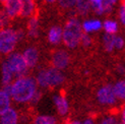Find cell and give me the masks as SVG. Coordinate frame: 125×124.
Masks as SVG:
<instances>
[{
    "label": "cell",
    "mask_w": 125,
    "mask_h": 124,
    "mask_svg": "<svg viewBox=\"0 0 125 124\" xmlns=\"http://www.w3.org/2000/svg\"><path fill=\"white\" fill-rule=\"evenodd\" d=\"M103 44H104V47H105L106 50H107L108 52H111L115 48L114 35L106 33V35L104 36V38H103Z\"/></svg>",
    "instance_id": "cell-21"
},
{
    "label": "cell",
    "mask_w": 125,
    "mask_h": 124,
    "mask_svg": "<svg viewBox=\"0 0 125 124\" xmlns=\"http://www.w3.org/2000/svg\"><path fill=\"white\" fill-rule=\"evenodd\" d=\"M68 124H83V123L79 122V121H76V120H74V121H71V122H69Z\"/></svg>",
    "instance_id": "cell-33"
},
{
    "label": "cell",
    "mask_w": 125,
    "mask_h": 124,
    "mask_svg": "<svg viewBox=\"0 0 125 124\" xmlns=\"http://www.w3.org/2000/svg\"><path fill=\"white\" fill-rule=\"evenodd\" d=\"M14 74L9 68L7 62L4 61L2 64V84L3 85H8L10 84L12 78H13Z\"/></svg>",
    "instance_id": "cell-17"
},
{
    "label": "cell",
    "mask_w": 125,
    "mask_h": 124,
    "mask_svg": "<svg viewBox=\"0 0 125 124\" xmlns=\"http://www.w3.org/2000/svg\"><path fill=\"white\" fill-rule=\"evenodd\" d=\"M123 7H124V9H125V0L123 1Z\"/></svg>",
    "instance_id": "cell-35"
},
{
    "label": "cell",
    "mask_w": 125,
    "mask_h": 124,
    "mask_svg": "<svg viewBox=\"0 0 125 124\" xmlns=\"http://www.w3.org/2000/svg\"><path fill=\"white\" fill-rule=\"evenodd\" d=\"M56 67L41 70L37 75V83L42 88L57 86L64 82V75Z\"/></svg>",
    "instance_id": "cell-3"
},
{
    "label": "cell",
    "mask_w": 125,
    "mask_h": 124,
    "mask_svg": "<svg viewBox=\"0 0 125 124\" xmlns=\"http://www.w3.org/2000/svg\"><path fill=\"white\" fill-rule=\"evenodd\" d=\"M22 0H7L4 4V11L10 18L21 13Z\"/></svg>",
    "instance_id": "cell-7"
},
{
    "label": "cell",
    "mask_w": 125,
    "mask_h": 124,
    "mask_svg": "<svg viewBox=\"0 0 125 124\" xmlns=\"http://www.w3.org/2000/svg\"><path fill=\"white\" fill-rule=\"evenodd\" d=\"M97 99L99 103H101L103 105H111V104H114L116 101V95L114 93V89L113 86L107 84V85H104L103 88H101L98 93H97Z\"/></svg>",
    "instance_id": "cell-6"
},
{
    "label": "cell",
    "mask_w": 125,
    "mask_h": 124,
    "mask_svg": "<svg viewBox=\"0 0 125 124\" xmlns=\"http://www.w3.org/2000/svg\"><path fill=\"white\" fill-rule=\"evenodd\" d=\"M37 84L38 83L31 77H18L11 84V98L18 103H27L32 101L37 92Z\"/></svg>",
    "instance_id": "cell-1"
},
{
    "label": "cell",
    "mask_w": 125,
    "mask_h": 124,
    "mask_svg": "<svg viewBox=\"0 0 125 124\" xmlns=\"http://www.w3.org/2000/svg\"><path fill=\"white\" fill-rule=\"evenodd\" d=\"M48 40L53 45H57L63 41V30L60 27H53L48 33Z\"/></svg>",
    "instance_id": "cell-11"
},
{
    "label": "cell",
    "mask_w": 125,
    "mask_h": 124,
    "mask_svg": "<svg viewBox=\"0 0 125 124\" xmlns=\"http://www.w3.org/2000/svg\"><path fill=\"white\" fill-rule=\"evenodd\" d=\"M83 124H95V122H94L92 119H86V120H84Z\"/></svg>",
    "instance_id": "cell-32"
},
{
    "label": "cell",
    "mask_w": 125,
    "mask_h": 124,
    "mask_svg": "<svg viewBox=\"0 0 125 124\" xmlns=\"http://www.w3.org/2000/svg\"><path fill=\"white\" fill-rule=\"evenodd\" d=\"M83 36V24L76 18H70L63 29V42L68 48H75Z\"/></svg>",
    "instance_id": "cell-2"
},
{
    "label": "cell",
    "mask_w": 125,
    "mask_h": 124,
    "mask_svg": "<svg viewBox=\"0 0 125 124\" xmlns=\"http://www.w3.org/2000/svg\"><path fill=\"white\" fill-rule=\"evenodd\" d=\"M9 18L10 17L7 14H6V12L3 10V12L1 13V26L2 27H5L6 24L8 23V20H9Z\"/></svg>",
    "instance_id": "cell-28"
},
{
    "label": "cell",
    "mask_w": 125,
    "mask_h": 124,
    "mask_svg": "<svg viewBox=\"0 0 125 124\" xmlns=\"http://www.w3.org/2000/svg\"><path fill=\"white\" fill-rule=\"evenodd\" d=\"M114 2L112 0H92V8L98 14L109 13Z\"/></svg>",
    "instance_id": "cell-9"
},
{
    "label": "cell",
    "mask_w": 125,
    "mask_h": 124,
    "mask_svg": "<svg viewBox=\"0 0 125 124\" xmlns=\"http://www.w3.org/2000/svg\"><path fill=\"white\" fill-rule=\"evenodd\" d=\"M80 43H82L83 46H84V47H89L92 44V38L87 35V33L83 34L82 39H80Z\"/></svg>",
    "instance_id": "cell-25"
},
{
    "label": "cell",
    "mask_w": 125,
    "mask_h": 124,
    "mask_svg": "<svg viewBox=\"0 0 125 124\" xmlns=\"http://www.w3.org/2000/svg\"><path fill=\"white\" fill-rule=\"evenodd\" d=\"M1 1H2V2H4V3H5V2H6V1H7V0H1Z\"/></svg>",
    "instance_id": "cell-36"
},
{
    "label": "cell",
    "mask_w": 125,
    "mask_h": 124,
    "mask_svg": "<svg viewBox=\"0 0 125 124\" xmlns=\"http://www.w3.org/2000/svg\"><path fill=\"white\" fill-rule=\"evenodd\" d=\"M113 89H114V93H115L117 99L125 100V82L120 80V82L116 83L113 85Z\"/></svg>",
    "instance_id": "cell-19"
},
{
    "label": "cell",
    "mask_w": 125,
    "mask_h": 124,
    "mask_svg": "<svg viewBox=\"0 0 125 124\" xmlns=\"http://www.w3.org/2000/svg\"><path fill=\"white\" fill-rule=\"evenodd\" d=\"M103 28L105 30V32L107 34H112L114 35L117 31H118V24L116 21H111V20H107L105 21L103 23Z\"/></svg>",
    "instance_id": "cell-22"
},
{
    "label": "cell",
    "mask_w": 125,
    "mask_h": 124,
    "mask_svg": "<svg viewBox=\"0 0 125 124\" xmlns=\"http://www.w3.org/2000/svg\"><path fill=\"white\" fill-rule=\"evenodd\" d=\"M34 124H56V120L52 116L41 115L35 119Z\"/></svg>",
    "instance_id": "cell-23"
},
{
    "label": "cell",
    "mask_w": 125,
    "mask_h": 124,
    "mask_svg": "<svg viewBox=\"0 0 125 124\" xmlns=\"http://www.w3.org/2000/svg\"><path fill=\"white\" fill-rule=\"evenodd\" d=\"M92 7V0H77L76 9L79 13L86 14Z\"/></svg>",
    "instance_id": "cell-18"
},
{
    "label": "cell",
    "mask_w": 125,
    "mask_h": 124,
    "mask_svg": "<svg viewBox=\"0 0 125 124\" xmlns=\"http://www.w3.org/2000/svg\"><path fill=\"white\" fill-rule=\"evenodd\" d=\"M40 98H41L40 92H36V94L34 95V97H33V99H32V103H33V104H37V103L40 101Z\"/></svg>",
    "instance_id": "cell-30"
},
{
    "label": "cell",
    "mask_w": 125,
    "mask_h": 124,
    "mask_svg": "<svg viewBox=\"0 0 125 124\" xmlns=\"http://www.w3.org/2000/svg\"><path fill=\"white\" fill-rule=\"evenodd\" d=\"M114 44H115V48L122 49L124 46V40L121 38V37L114 36Z\"/></svg>",
    "instance_id": "cell-26"
},
{
    "label": "cell",
    "mask_w": 125,
    "mask_h": 124,
    "mask_svg": "<svg viewBox=\"0 0 125 124\" xmlns=\"http://www.w3.org/2000/svg\"><path fill=\"white\" fill-rule=\"evenodd\" d=\"M20 40L17 31L11 29H3L0 32V51L3 54H10Z\"/></svg>",
    "instance_id": "cell-4"
},
{
    "label": "cell",
    "mask_w": 125,
    "mask_h": 124,
    "mask_svg": "<svg viewBox=\"0 0 125 124\" xmlns=\"http://www.w3.org/2000/svg\"><path fill=\"white\" fill-rule=\"evenodd\" d=\"M10 93L6 90H2L0 92V113L4 112L10 108Z\"/></svg>",
    "instance_id": "cell-15"
},
{
    "label": "cell",
    "mask_w": 125,
    "mask_h": 124,
    "mask_svg": "<svg viewBox=\"0 0 125 124\" xmlns=\"http://www.w3.org/2000/svg\"><path fill=\"white\" fill-rule=\"evenodd\" d=\"M101 28H103V23L98 20H89L83 22V30L87 34L92 32H97V31L101 30Z\"/></svg>",
    "instance_id": "cell-14"
},
{
    "label": "cell",
    "mask_w": 125,
    "mask_h": 124,
    "mask_svg": "<svg viewBox=\"0 0 125 124\" xmlns=\"http://www.w3.org/2000/svg\"><path fill=\"white\" fill-rule=\"evenodd\" d=\"M77 0H58V3L63 8H71L73 6H76Z\"/></svg>",
    "instance_id": "cell-24"
},
{
    "label": "cell",
    "mask_w": 125,
    "mask_h": 124,
    "mask_svg": "<svg viewBox=\"0 0 125 124\" xmlns=\"http://www.w3.org/2000/svg\"><path fill=\"white\" fill-rule=\"evenodd\" d=\"M119 17H120L121 22L123 24H125V9H124L123 6H122V7L120 8V10H119Z\"/></svg>",
    "instance_id": "cell-29"
},
{
    "label": "cell",
    "mask_w": 125,
    "mask_h": 124,
    "mask_svg": "<svg viewBox=\"0 0 125 124\" xmlns=\"http://www.w3.org/2000/svg\"><path fill=\"white\" fill-rule=\"evenodd\" d=\"M6 62L11 69V71L13 72L14 76L22 77L26 76V74L28 72V64L26 60L23 58V55L20 53H10L8 58L6 59Z\"/></svg>",
    "instance_id": "cell-5"
},
{
    "label": "cell",
    "mask_w": 125,
    "mask_h": 124,
    "mask_svg": "<svg viewBox=\"0 0 125 124\" xmlns=\"http://www.w3.org/2000/svg\"><path fill=\"white\" fill-rule=\"evenodd\" d=\"M35 1L34 0H22V6H21V16H31L35 12Z\"/></svg>",
    "instance_id": "cell-16"
},
{
    "label": "cell",
    "mask_w": 125,
    "mask_h": 124,
    "mask_svg": "<svg viewBox=\"0 0 125 124\" xmlns=\"http://www.w3.org/2000/svg\"><path fill=\"white\" fill-rule=\"evenodd\" d=\"M112 1H113V2H114V3H115V2H116V1H117V0H112Z\"/></svg>",
    "instance_id": "cell-37"
},
{
    "label": "cell",
    "mask_w": 125,
    "mask_h": 124,
    "mask_svg": "<svg viewBox=\"0 0 125 124\" xmlns=\"http://www.w3.org/2000/svg\"><path fill=\"white\" fill-rule=\"evenodd\" d=\"M122 124H125V107L122 111Z\"/></svg>",
    "instance_id": "cell-31"
},
{
    "label": "cell",
    "mask_w": 125,
    "mask_h": 124,
    "mask_svg": "<svg viewBox=\"0 0 125 124\" xmlns=\"http://www.w3.org/2000/svg\"><path fill=\"white\" fill-rule=\"evenodd\" d=\"M100 124H121V123L114 117H107V118L103 119Z\"/></svg>",
    "instance_id": "cell-27"
},
{
    "label": "cell",
    "mask_w": 125,
    "mask_h": 124,
    "mask_svg": "<svg viewBox=\"0 0 125 124\" xmlns=\"http://www.w3.org/2000/svg\"><path fill=\"white\" fill-rule=\"evenodd\" d=\"M38 33H39L38 20H37V17H32L29 21V36L35 38V37L38 36Z\"/></svg>",
    "instance_id": "cell-20"
},
{
    "label": "cell",
    "mask_w": 125,
    "mask_h": 124,
    "mask_svg": "<svg viewBox=\"0 0 125 124\" xmlns=\"http://www.w3.org/2000/svg\"><path fill=\"white\" fill-rule=\"evenodd\" d=\"M23 55V58L26 60L27 64L30 68L34 67L37 62H38V59H39V53L37 51L36 48H33V47H30L28 49L24 50V52L22 53Z\"/></svg>",
    "instance_id": "cell-10"
},
{
    "label": "cell",
    "mask_w": 125,
    "mask_h": 124,
    "mask_svg": "<svg viewBox=\"0 0 125 124\" xmlns=\"http://www.w3.org/2000/svg\"><path fill=\"white\" fill-rule=\"evenodd\" d=\"M55 1H56V0H46V2H48V3H53Z\"/></svg>",
    "instance_id": "cell-34"
},
{
    "label": "cell",
    "mask_w": 125,
    "mask_h": 124,
    "mask_svg": "<svg viewBox=\"0 0 125 124\" xmlns=\"http://www.w3.org/2000/svg\"><path fill=\"white\" fill-rule=\"evenodd\" d=\"M52 62L54 67L58 68V69H64L69 63V55L64 50H58L53 54Z\"/></svg>",
    "instance_id": "cell-8"
},
{
    "label": "cell",
    "mask_w": 125,
    "mask_h": 124,
    "mask_svg": "<svg viewBox=\"0 0 125 124\" xmlns=\"http://www.w3.org/2000/svg\"><path fill=\"white\" fill-rule=\"evenodd\" d=\"M53 101L56 108H57V111L60 115H66L68 113V110H69V105H68L67 100L62 97V96H54Z\"/></svg>",
    "instance_id": "cell-13"
},
{
    "label": "cell",
    "mask_w": 125,
    "mask_h": 124,
    "mask_svg": "<svg viewBox=\"0 0 125 124\" xmlns=\"http://www.w3.org/2000/svg\"><path fill=\"white\" fill-rule=\"evenodd\" d=\"M1 114V124H17L18 116L14 109L9 108Z\"/></svg>",
    "instance_id": "cell-12"
}]
</instances>
